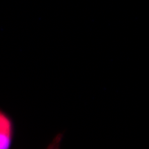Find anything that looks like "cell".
<instances>
[{"instance_id": "6da1fadb", "label": "cell", "mask_w": 149, "mask_h": 149, "mask_svg": "<svg viewBox=\"0 0 149 149\" xmlns=\"http://www.w3.org/2000/svg\"><path fill=\"white\" fill-rule=\"evenodd\" d=\"M14 128L8 115L0 110V149H10Z\"/></svg>"}, {"instance_id": "7a4b0ae2", "label": "cell", "mask_w": 149, "mask_h": 149, "mask_svg": "<svg viewBox=\"0 0 149 149\" xmlns=\"http://www.w3.org/2000/svg\"><path fill=\"white\" fill-rule=\"evenodd\" d=\"M63 140V134L59 133L56 135L51 142L44 149H61V143Z\"/></svg>"}]
</instances>
